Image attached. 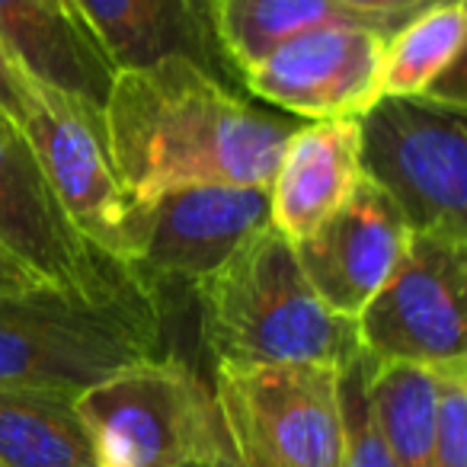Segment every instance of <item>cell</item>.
Wrapping results in <instances>:
<instances>
[{
	"mask_svg": "<svg viewBox=\"0 0 467 467\" xmlns=\"http://www.w3.org/2000/svg\"><path fill=\"white\" fill-rule=\"evenodd\" d=\"M161 356H167L163 311L138 288L93 295L39 282L0 295V384L78 397Z\"/></svg>",
	"mask_w": 467,
	"mask_h": 467,
	"instance_id": "obj_3",
	"label": "cell"
},
{
	"mask_svg": "<svg viewBox=\"0 0 467 467\" xmlns=\"http://www.w3.org/2000/svg\"><path fill=\"white\" fill-rule=\"evenodd\" d=\"M212 33L234 78L266 58L275 46L317 26H375L337 0H212ZM384 33V29H381Z\"/></svg>",
	"mask_w": 467,
	"mask_h": 467,
	"instance_id": "obj_17",
	"label": "cell"
},
{
	"mask_svg": "<svg viewBox=\"0 0 467 467\" xmlns=\"http://www.w3.org/2000/svg\"><path fill=\"white\" fill-rule=\"evenodd\" d=\"M464 0L429 7L397 26L384 42L381 97H426L429 87L464 58Z\"/></svg>",
	"mask_w": 467,
	"mask_h": 467,
	"instance_id": "obj_19",
	"label": "cell"
},
{
	"mask_svg": "<svg viewBox=\"0 0 467 467\" xmlns=\"http://www.w3.org/2000/svg\"><path fill=\"white\" fill-rule=\"evenodd\" d=\"M231 458L247 467H343V371L333 365L214 368Z\"/></svg>",
	"mask_w": 467,
	"mask_h": 467,
	"instance_id": "obj_6",
	"label": "cell"
},
{
	"mask_svg": "<svg viewBox=\"0 0 467 467\" xmlns=\"http://www.w3.org/2000/svg\"><path fill=\"white\" fill-rule=\"evenodd\" d=\"M429 467H467V362L439 368V410Z\"/></svg>",
	"mask_w": 467,
	"mask_h": 467,
	"instance_id": "obj_21",
	"label": "cell"
},
{
	"mask_svg": "<svg viewBox=\"0 0 467 467\" xmlns=\"http://www.w3.org/2000/svg\"><path fill=\"white\" fill-rule=\"evenodd\" d=\"M0 464L97 467L71 394L0 384Z\"/></svg>",
	"mask_w": 467,
	"mask_h": 467,
	"instance_id": "obj_16",
	"label": "cell"
},
{
	"mask_svg": "<svg viewBox=\"0 0 467 467\" xmlns=\"http://www.w3.org/2000/svg\"><path fill=\"white\" fill-rule=\"evenodd\" d=\"M97 467H224L227 432L214 390L167 352L74 397Z\"/></svg>",
	"mask_w": 467,
	"mask_h": 467,
	"instance_id": "obj_4",
	"label": "cell"
},
{
	"mask_svg": "<svg viewBox=\"0 0 467 467\" xmlns=\"http://www.w3.org/2000/svg\"><path fill=\"white\" fill-rule=\"evenodd\" d=\"M371 362H467V241L413 234L403 260L356 317Z\"/></svg>",
	"mask_w": 467,
	"mask_h": 467,
	"instance_id": "obj_9",
	"label": "cell"
},
{
	"mask_svg": "<svg viewBox=\"0 0 467 467\" xmlns=\"http://www.w3.org/2000/svg\"><path fill=\"white\" fill-rule=\"evenodd\" d=\"M0 250L39 282L67 292L138 288L125 269L99 256L74 231L29 138L7 116H0Z\"/></svg>",
	"mask_w": 467,
	"mask_h": 467,
	"instance_id": "obj_10",
	"label": "cell"
},
{
	"mask_svg": "<svg viewBox=\"0 0 467 467\" xmlns=\"http://www.w3.org/2000/svg\"><path fill=\"white\" fill-rule=\"evenodd\" d=\"M0 467H4V464H0Z\"/></svg>",
	"mask_w": 467,
	"mask_h": 467,
	"instance_id": "obj_28",
	"label": "cell"
},
{
	"mask_svg": "<svg viewBox=\"0 0 467 467\" xmlns=\"http://www.w3.org/2000/svg\"><path fill=\"white\" fill-rule=\"evenodd\" d=\"M52 4H55V7H58V10H65V14L78 16V10H74V4H71V0H52ZM78 20H80V16H78ZM80 23H84V20H80Z\"/></svg>",
	"mask_w": 467,
	"mask_h": 467,
	"instance_id": "obj_25",
	"label": "cell"
},
{
	"mask_svg": "<svg viewBox=\"0 0 467 467\" xmlns=\"http://www.w3.org/2000/svg\"><path fill=\"white\" fill-rule=\"evenodd\" d=\"M20 129L74 231L99 256L125 269L141 205L131 202L109 161L103 109L29 78Z\"/></svg>",
	"mask_w": 467,
	"mask_h": 467,
	"instance_id": "obj_7",
	"label": "cell"
},
{
	"mask_svg": "<svg viewBox=\"0 0 467 467\" xmlns=\"http://www.w3.org/2000/svg\"><path fill=\"white\" fill-rule=\"evenodd\" d=\"M33 285H39V279L29 275L20 263H14L4 250H0V295L26 292V288H33Z\"/></svg>",
	"mask_w": 467,
	"mask_h": 467,
	"instance_id": "obj_24",
	"label": "cell"
},
{
	"mask_svg": "<svg viewBox=\"0 0 467 467\" xmlns=\"http://www.w3.org/2000/svg\"><path fill=\"white\" fill-rule=\"evenodd\" d=\"M362 182L358 119L298 125L269 182V224L288 244L317 231Z\"/></svg>",
	"mask_w": 467,
	"mask_h": 467,
	"instance_id": "obj_13",
	"label": "cell"
},
{
	"mask_svg": "<svg viewBox=\"0 0 467 467\" xmlns=\"http://www.w3.org/2000/svg\"><path fill=\"white\" fill-rule=\"evenodd\" d=\"M384 42L375 26L307 29L250 65L241 84L292 119H358L381 97Z\"/></svg>",
	"mask_w": 467,
	"mask_h": 467,
	"instance_id": "obj_11",
	"label": "cell"
},
{
	"mask_svg": "<svg viewBox=\"0 0 467 467\" xmlns=\"http://www.w3.org/2000/svg\"><path fill=\"white\" fill-rule=\"evenodd\" d=\"M202 343L214 368L333 365L362 358L356 320L330 311L298 266L295 247L266 224L195 292Z\"/></svg>",
	"mask_w": 467,
	"mask_h": 467,
	"instance_id": "obj_2",
	"label": "cell"
},
{
	"mask_svg": "<svg viewBox=\"0 0 467 467\" xmlns=\"http://www.w3.org/2000/svg\"><path fill=\"white\" fill-rule=\"evenodd\" d=\"M362 176L413 234L467 241V116L432 97H378L358 116Z\"/></svg>",
	"mask_w": 467,
	"mask_h": 467,
	"instance_id": "obj_5",
	"label": "cell"
},
{
	"mask_svg": "<svg viewBox=\"0 0 467 467\" xmlns=\"http://www.w3.org/2000/svg\"><path fill=\"white\" fill-rule=\"evenodd\" d=\"M266 224L269 186L170 189L138 212L125 273L163 311L170 295H195Z\"/></svg>",
	"mask_w": 467,
	"mask_h": 467,
	"instance_id": "obj_8",
	"label": "cell"
},
{
	"mask_svg": "<svg viewBox=\"0 0 467 467\" xmlns=\"http://www.w3.org/2000/svg\"><path fill=\"white\" fill-rule=\"evenodd\" d=\"M346 10L365 16V20L378 23L384 33H394L397 26H403L407 20H413L416 14L429 7H439V4H451V0H337Z\"/></svg>",
	"mask_w": 467,
	"mask_h": 467,
	"instance_id": "obj_22",
	"label": "cell"
},
{
	"mask_svg": "<svg viewBox=\"0 0 467 467\" xmlns=\"http://www.w3.org/2000/svg\"><path fill=\"white\" fill-rule=\"evenodd\" d=\"M298 125L182 55L116 71L103 103L109 161L135 205L182 186H269Z\"/></svg>",
	"mask_w": 467,
	"mask_h": 467,
	"instance_id": "obj_1",
	"label": "cell"
},
{
	"mask_svg": "<svg viewBox=\"0 0 467 467\" xmlns=\"http://www.w3.org/2000/svg\"><path fill=\"white\" fill-rule=\"evenodd\" d=\"M410 237L413 227L400 208L362 176L356 192L292 247L317 298L356 320L403 260Z\"/></svg>",
	"mask_w": 467,
	"mask_h": 467,
	"instance_id": "obj_12",
	"label": "cell"
},
{
	"mask_svg": "<svg viewBox=\"0 0 467 467\" xmlns=\"http://www.w3.org/2000/svg\"><path fill=\"white\" fill-rule=\"evenodd\" d=\"M224 467H247V464H241V461H234V458H231V461H227Z\"/></svg>",
	"mask_w": 467,
	"mask_h": 467,
	"instance_id": "obj_26",
	"label": "cell"
},
{
	"mask_svg": "<svg viewBox=\"0 0 467 467\" xmlns=\"http://www.w3.org/2000/svg\"><path fill=\"white\" fill-rule=\"evenodd\" d=\"M71 4L116 71L148 67L161 58L182 55L231 84L234 71L214 42L205 4L195 0H71Z\"/></svg>",
	"mask_w": 467,
	"mask_h": 467,
	"instance_id": "obj_14",
	"label": "cell"
},
{
	"mask_svg": "<svg viewBox=\"0 0 467 467\" xmlns=\"http://www.w3.org/2000/svg\"><path fill=\"white\" fill-rule=\"evenodd\" d=\"M362 384L371 420L397 467H429L439 410V368L365 358Z\"/></svg>",
	"mask_w": 467,
	"mask_h": 467,
	"instance_id": "obj_18",
	"label": "cell"
},
{
	"mask_svg": "<svg viewBox=\"0 0 467 467\" xmlns=\"http://www.w3.org/2000/svg\"><path fill=\"white\" fill-rule=\"evenodd\" d=\"M0 42L33 80L103 109L116 67L78 16L52 0H0Z\"/></svg>",
	"mask_w": 467,
	"mask_h": 467,
	"instance_id": "obj_15",
	"label": "cell"
},
{
	"mask_svg": "<svg viewBox=\"0 0 467 467\" xmlns=\"http://www.w3.org/2000/svg\"><path fill=\"white\" fill-rule=\"evenodd\" d=\"M362 362H352L343 371V422H346V445L343 467H397L390 448L384 445L375 420H371L368 400L362 384Z\"/></svg>",
	"mask_w": 467,
	"mask_h": 467,
	"instance_id": "obj_20",
	"label": "cell"
},
{
	"mask_svg": "<svg viewBox=\"0 0 467 467\" xmlns=\"http://www.w3.org/2000/svg\"><path fill=\"white\" fill-rule=\"evenodd\" d=\"M29 97V74L14 61V55L0 42V116L14 119L16 125L23 122Z\"/></svg>",
	"mask_w": 467,
	"mask_h": 467,
	"instance_id": "obj_23",
	"label": "cell"
},
{
	"mask_svg": "<svg viewBox=\"0 0 467 467\" xmlns=\"http://www.w3.org/2000/svg\"><path fill=\"white\" fill-rule=\"evenodd\" d=\"M195 4H205V7H208V4H212V0H195Z\"/></svg>",
	"mask_w": 467,
	"mask_h": 467,
	"instance_id": "obj_27",
	"label": "cell"
}]
</instances>
